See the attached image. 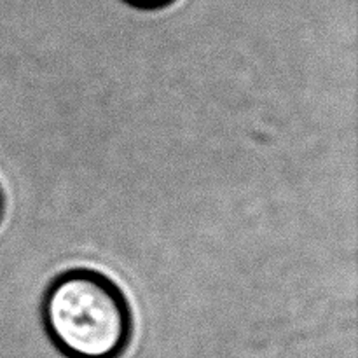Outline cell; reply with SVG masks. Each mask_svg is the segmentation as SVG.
<instances>
[{"mask_svg":"<svg viewBox=\"0 0 358 358\" xmlns=\"http://www.w3.org/2000/svg\"><path fill=\"white\" fill-rule=\"evenodd\" d=\"M41 322L52 348L65 358H122L135 334L124 290L87 266L63 269L49 280Z\"/></svg>","mask_w":358,"mask_h":358,"instance_id":"1","label":"cell"},{"mask_svg":"<svg viewBox=\"0 0 358 358\" xmlns=\"http://www.w3.org/2000/svg\"><path fill=\"white\" fill-rule=\"evenodd\" d=\"M3 210H6V196H3V189H2V184H0V222H2Z\"/></svg>","mask_w":358,"mask_h":358,"instance_id":"3","label":"cell"},{"mask_svg":"<svg viewBox=\"0 0 358 358\" xmlns=\"http://www.w3.org/2000/svg\"><path fill=\"white\" fill-rule=\"evenodd\" d=\"M121 2L136 10H163L178 0H121Z\"/></svg>","mask_w":358,"mask_h":358,"instance_id":"2","label":"cell"}]
</instances>
